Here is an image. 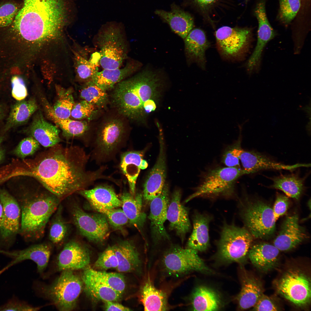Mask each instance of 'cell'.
<instances>
[{"label": "cell", "instance_id": "40", "mask_svg": "<svg viewBox=\"0 0 311 311\" xmlns=\"http://www.w3.org/2000/svg\"><path fill=\"white\" fill-rule=\"evenodd\" d=\"M263 293L261 286L257 280L250 277L244 278L238 297L239 308L244 310L253 307Z\"/></svg>", "mask_w": 311, "mask_h": 311}, {"label": "cell", "instance_id": "20", "mask_svg": "<svg viewBox=\"0 0 311 311\" xmlns=\"http://www.w3.org/2000/svg\"><path fill=\"white\" fill-rule=\"evenodd\" d=\"M308 237L304 229L299 223L298 215L295 214L287 216L282 225L279 233L274 242V245L279 251L292 249Z\"/></svg>", "mask_w": 311, "mask_h": 311}, {"label": "cell", "instance_id": "19", "mask_svg": "<svg viewBox=\"0 0 311 311\" xmlns=\"http://www.w3.org/2000/svg\"><path fill=\"white\" fill-rule=\"evenodd\" d=\"M240 161L246 174L267 170H293L298 168L310 166V164L297 163L287 165L279 162L267 155L254 151L242 149Z\"/></svg>", "mask_w": 311, "mask_h": 311}, {"label": "cell", "instance_id": "41", "mask_svg": "<svg viewBox=\"0 0 311 311\" xmlns=\"http://www.w3.org/2000/svg\"><path fill=\"white\" fill-rule=\"evenodd\" d=\"M63 207L60 204L54 213L50 224L49 238L56 245H60L65 241L69 233V225L62 215Z\"/></svg>", "mask_w": 311, "mask_h": 311}, {"label": "cell", "instance_id": "15", "mask_svg": "<svg viewBox=\"0 0 311 311\" xmlns=\"http://www.w3.org/2000/svg\"><path fill=\"white\" fill-rule=\"evenodd\" d=\"M0 201L3 210L0 225V250H8L12 245L10 239L19 232L21 209L16 199L4 189H0Z\"/></svg>", "mask_w": 311, "mask_h": 311}, {"label": "cell", "instance_id": "14", "mask_svg": "<svg viewBox=\"0 0 311 311\" xmlns=\"http://www.w3.org/2000/svg\"><path fill=\"white\" fill-rule=\"evenodd\" d=\"M276 286L280 294L297 306H304L310 301V279L299 269L288 270L277 281Z\"/></svg>", "mask_w": 311, "mask_h": 311}, {"label": "cell", "instance_id": "60", "mask_svg": "<svg viewBox=\"0 0 311 311\" xmlns=\"http://www.w3.org/2000/svg\"><path fill=\"white\" fill-rule=\"evenodd\" d=\"M3 207L2 204L0 201V225L3 217Z\"/></svg>", "mask_w": 311, "mask_h": 311}, {"label": "cell", "instance_id": "7", "mask_svg": "<svg viewBox=\"0 0 311 311\" xmlns=\"http://www.w3.org/2000/svg\"><path fill=\"white\" fill-rule=\"evenodd\" d=\"M239 203L240 214L245 227L253 237L266 239L273 234L276 221L270 205L259 198L247 196Z\"/></svg>", "mask_w": 311, "mask_h": 311}, {"label": "cell", "instance_id": "16", "mask_svg": "<svg viewBox=\"0 0 311 311\" xmlns=\"http://www.w3.org/2000/svg\"><path fill=\"white\" fill-rule=\"evenodd\" d=\"M52 249L51 244L43 243L33 245L22 250H0V253L12 259L0 270V275L13 266L26 260H30L35 263L37 265L38 272L41 274L48 265Z\"/></svg>", "mask_w": 311, "mask_h": 311}, {"label": "cell", "instance_id": "4", "mask_svg": "<svg viewBox=\"0 0 311 311\" xmlns=\"http://www.w3.org/2000/svg\"><path fill=\"white\" fill-rule=\"evenodd\" d=\"M60 201L35 179L32 188L25 193L18 202L21 212L19 233L27 240L41 238Z\"/></svg>", "mask_w": 311, "mask_h": 311}, {"label": "cell", "instance_id": "31", "mask_svg": "<svg viewBox=\"0 0 311 311\" xmlns=\"http://www.w3.org/2000/svg\"><path fill=\"white\" fill-rule=\"evenodd\" d=\"M155 13L167 23L172 30L183 39L193 29L194 22L192 17L179 8H173L170 12L156 10Z\"/></svg>", "mask_w": 311, "mask_h": 311}, {"label": "cell", "instance_id": "13", "mask_svg": "<svg viewBox=\"0 0 311 311\" xmlns=\"http://www.w3.org/2000/svg\"><path fill=\"white\" fill-rule=\"evenodd\" d=\"M215 36L219 53L231 59L243 57L249 50L252 39L251 31L246 28L223 26L217 30Z\"/></svg>", "mask_w": 311, "mask_h": 311}, {"label": "cell", "instance_id": "28", "mask_svg": "<svg viewBox=\"0 0 311 311\" xmlns=\"http://www.w3.org/2000/svg\"><path fill=\"white\" fill-rule=\"evenodd\" d=\"M279 251L274 245L261 243L252 245L248 255L254 266L260 270L266 272L276 266Z\"/></svg>", "mask_w": 311, "mask_h": 311}, {"label": "cell", "instance_id": "54", "mask_svg": "<svg viewBox=\"0 0 311 311\" xmlns=\"http://www.w3.org/2000/svg\"><path fill=\"white\" fill-rule=\"evenodd\" d=\"M12 96L18 101L24 100L27 96L28 93L23 80L18 77H14L12 79Z\"/></svg>", "mask_w": 311, "mask_h": 311}, {"label": "cell", "instance_id": "63", "mask_svg": "<svg viewBox=\"0 0 311 311\" xmlns=\"http://www.w3.org/2000/svg\"><path fill=\"white\" fill-rule=\"evenodd\" d=\"M3 140V138L1 137L0 136V145L2 142Z\"/></svg>", "mask_w": 311, "mask_h": 311}, {"label": "cell", "instance_id": "21", "mask_svg": "<svg viewBox=\"0 0 311 311\" xmlns=\"http://www.w3.org/2000/svg\"><path fill=\"white\" fill-rule=\"evenodd\" d=\"M158 156L143 186V196L147 201L158 196L161 194L165 183L166 176V154L163 140H160Z\"/></svg>", "mask_w": 311, "mask_h": 311}, {"label": "cell", "instance_id": "56", "mask_svg": "<svg viewBox=\"0 0 311 311\" xmlns=\"http://www.w3.org/2000/svg\"><path fill=\"white\" fill-rule=\"evenodd\" d=\"M256 311H277L278 308L272 300L263 293L253 307Z\"/></svg>", "mask_w": 311, "mask_h": 311}, {"label": "cell", "instance_id": "46", "mask_svg": "<svg viewBox=\"0 0 311 311\" xmlns=\"http://www.w3.org/2000/svg\"><path fill=\"white\" fill-rule=\"evenodd\" d=\"M91 270L93 274L100 280L122 295L126 286L124 277L120 273L96 270L91 267Z\"/></svg>", "mask_w": 311, "mask_h": 311}, {"label": "cell", "instance_id": "11", "mask_svg": "<svg viewBox=\"0 0 311 311\" xmlns=\"http://www.w3.org/2000/svg\"><path fill=\"white\" fill-rule=\"evenodd\" d=\"M163 270L170 276L180 275L192 271L210 273L212 271L195 250L172 246L164 253L161 260Z\"/></svg>", "mask_w": 311, "mask_h": 311}, {"label": "cell", "instance_id": "22", "mask_svg": "<svg viewBox=\"0 0 311 311\" xmlns=\"http://www.w3.org/2000/svg\"><path fill=\"white\" fill-rule=\"evenodd\" d=\"M181 196L179 189L173 192L167 209V220L170 222V229L175 231L183 242L191 225L188 210L181 203Z\"/></svg>", "mask_w": 311, "mask_h": 311}, {"label": "cell", "instance_id": "27", "mask_svg": "<svg viewBox=\"0 0 311 311\" xmlns=\"http://www.w3.org/2000/svg\"><path fill=\"white\" fill-rule=\"evenodd\" d=\"M212 217L209 215L196 213L193 217V228L187 244V248L203 252L210 246L209 223Z\"/></svg>", "mask_w": 311, "mask_h": 311}, {"label": "cell", "instance_id": "45", "mask_svg": "<svg viewBox=\"0 0 311 311\" xmlns=\"http://www.w3.org/2000/svg\"><path fill=\"white\" fill-rule=\"evenodd\" d=\"M244 123L238 124L239 130L238 139L228 146L222 156L221 161L227 167H240V156L243 149L241 146V132Z\"/></svg>", "mask_w": 311, "mask_h": 311}, {"label": "cell", "instance_id": "47", "mask_svg": "<svg viewBox=\"0 0 311 311\" xmlns=\"http://www.w3.org/2000/svg\"><path fill=\"white\" fill-rule=\"evenodd\" d=\"M301 0H279V9L278 18L285 25L290 24L298 12Z\"/></svg>", "mask_w": 311, "mask_h": 311}, {"label": "cell", "instance_id": "53", "mask_svg": "<svg viewBox=\"0 0 311 311\" xmlns=\"http://www.w3.org/2000/svg\"><path fill=\"white\" fill-rule=\"evenodd\" d=\"M40 309L39 307L32 306L21 300L15 295L5 304L0 306V311H35L38 310Z\"/></svg>", "mask_w": 311, "mask_h": 311}, {"label": "cell", "instance_id": "3", "mask_svg": "<svg viewBox=\"0 0 311 311\" xmlns=\"http://www.w3.org/2000/svg\"><path fill=\"white\" fill-rule=\"evenodd\" d=\"M154 72L144 70L117 84L111 94L118 113L132 121H143L157 107L160 78Z\"/></svg>", "mask_w": 311, "mask_h": 311}, {"label": "cell", "instance_id": "42", "mask_svg": "<svg viewBox=\"0 0 311 311\" xmlns=\"http://www.w3.org/2000/svg\"><path fill=\"white\" fill-rule=\"evenodd\" d=\"M48 111V115L61 129L64 136L67 138L80 136L88 130V124L85 121L74 120L69 118L60 119L55 115L52 109Z\"/></svg>", "mask_w": 311, "mask_h": 311}, {"label": "cell", "instance_id": "6", "mask_svg": "<svg viewBox=\"0 0 311 311\" xmlns=\"http://www.w3.org/2000/svg\"><path fill=\"white\" fill-rule=\"evenodd\" d=\"M246 174L240 167H217L210 169L203 176L195 191L185 200L187 203L198 197L215 198H230L235 194L237 180Z\"/></svg>", "mask_w": 311, "mask_h": 311}, {"label": "cell", "instance_id": "49", "mask_svg": "<svg viewBox=\"0 0 311 311\" xmlns=\"http://www.w3.org/2000/svg\"><path fill=\"white\" fill-rule=\"evenodd\" d=\"M118 264L117 259L112 246H109L100 255L94 267L96 269L106 270L116 269Z\"/></svg>", "mask_w": 311, "mask_h": 311}, {"label": "cell", "instance_id": "62", "mask_svg": "<svg viewBox=\"0 0 311 311\" xmlns=\"http://www.w3.org/2000/svg\"><path fill=\"white\" fill-rule=\"evenodd\" d=\"M2 115V109L1 106H0V118Z\"/></svg>", "mask_w": 311, "mask_h": 311}, {"label": "cell", "instance_id": "18", "mask_svg": "<svg viewBox=\"0 0 311 311\" xmlns=\"http://www.w3.org/2000/svg\"><path fill=\"white\" fill-rule=\"evenodd\" d=\"M150 201L148 218L151 222L153 240L157 243L162 240H169L170 237L164 226L170 202L168 185L165 183L160 194Z\"/></svg>", "mask_w": 311, "mask_h": 311}, {"label": "cell", "instance_id": "9", "mask_svg": "<svg viewBox=\"0 0 311 311\" xmlns=\"http://www.w3.org/2000/svg\"><path fill=\"white\" fill-rule=\"evenodd\" d=\"M253 237L245 227L225 223L217 242L219 257L227 262H239L248 255Z\"/></svg>", "mask_w": 311, "mask_h": 311}, {"label": "cell", "instance_id": "2", "mask_svg": "<svg viewBox=\"0 0 311 311\" xmlns=\"http://www.w3.org/2000/svg\"><path fill=\"white\" fill-rule=\"evenodd\" d=\"M63 0H25L12 28L38 52L61 38L66 21Z\"/></svg>", "mask_w": 311, "mask_h": 311}, {"label": "cell", "instance_id": "58", "mask_svg": "<svg viewBox=\"0 0 311 311\" xmlns=\"http://www.w3.org/2000/svg\"><path fill=\"white\" fill-rule=\"evenodd\" d=\"M199 4L202 5L209 4L213 2L215 0H195Z\"/></svg>", "mask_w": 311, "mask_h": 311}, {"label": "cell", "instance_id": "12", "mask_svg": "<svg viewBox=\"0 0 311 311\" xmlns=\"http://www.w3.org/2000/svg\"><path fill=\"white\" fill-rule=\"evenodd\" d=\"M69 207L73 223L81 235L96 243L106 240L109 230L108 221L104 215L87 213L75 202H71Z\"/></svg>", "mask_w": 311, "mask_h": 311}, {"label": "cell", "instance_id": "26", "mask_svg": "<svg viewBox=\"0 0 311 311\" xmlns=\"http://www.w3.org/2000/svg\"><path fill=\"white\" fill-rule=\"evenodd\" d=\"M185 51L189 60L196 62L202 69L206 67V52L210 46L204 32L192 29L184 39Z\"/></svg>", "mask_w": 311, "mask_h": 311}, {"label": "cell", "instance_id": "52", "mask_svg": "<svg viewBox=\"0 0 311 311\" xmlns=\"http://www.w3.org/2000/svg\"><path fill=\"white\" fill-rule=\"evenodd\" d=\"M20 10L18 5L7 2L0 5V27L7 26L13 22Z\"/></svg>", "mask_w": 311, "mask_h": 311}, {"label": "cell", "instance_id": "5", "mask_svg": "<svg viewBox=\"0 0 311 311\" xmlns=\"http://www.w3.org/2000/svg\"><path fill=\"white\" fill-rule=\"evenodd\" d=\"M94 41L103 69L120 68L127 59L128 46L122 23L111 21L103 25L95 36Z\"/></svg>", "mask_w": 311, "mask_h": 311}, {"label": "cell", "instance_id": "59", "mask_svg": "<svg viewBox=\"0 0 311 311\" xmlns=\"http://www.w3.org/2000/svg\"><path fill=\"white\" fill-rule=\"evenodd\" d=\"M148 163L146 161L143 159L141 162L140 166V169H144L147 168L148 166Z\"/></svg>", "mask_w": 311, "mask_h": 311}, {"label": "cell", "instance_id": "23", "mask_svg": "<svg viewBox=\"0 0 311 311\" xmlns=\"http://www.w3.org/2000/svg\"><path fill=\"white\" fill-rule=\"evenodd\" d=\"M81 277L85 293L91 299L96 301H117L122 295L115 291L96 278L92 273L89 266L84 269Z\"/></svg>", "mask_w": 311, "mask_h": 311}, {"label": "cell", "instance_id": "57", "mask_svg": "<svg viewBox=\"0 0 311 311\" xmlns=\"http://www.w3.org/2000/svg\"><path fill=\"white\" fill-rule=\"evenodd\" d=\"M104 309L105 311H129L131 310L116 301H104Z\"/></svg>", "mask_w": 311, "mask_h": 311}, {"label": "cell", "instance_id": "36", "mask_svg": "<svg viewBox=\"0 0 311 311\" xmlns=\"http://www.w3.org/2000/svg\"><path fill=\"white\" fill-rule=\"evenodd\" d=\"M100 55L98 52L93 50L87 52H75V69L77 77L79 81L86 82L91 80L94 75L98 71Z\"/></svg>", "mask_w": 311, "mask_h": 311}, {"label": "cell", "instance_id": "39", "mask_svg": "<svg viewBox=\"0 0 311 311\" xmlns=\"http://www.w3.org/2000/svg\"><path fill=\"white\" fill-rule=\"evenodd\" d=\"M38 108L37 102L34 98L18 101L11 108L7 119L5 129L7 130L25 123Z\"/></svg>", "mask_w": 311, "mask_h": 311}, {"label": "cell", "instance_id": "17", "mask_svg": "<svg viewBox=\"0 0 311 311\" xmlns=\"http://www.w3.org/2000/svg\"><path fill=\"white\" fill-rule=\"evenodd\" d=\"M90 262V251L87 247L75 239L69 240L64 245L56 261V270L75 271L84 269Z\"/></svg>", "mask_w": 311, "mask_h": 311}, {"label": "cell", "instance_id": "10", "mask_svg": "<svg viewBox=\"0 0 311 311\" xmlns=\"http://www.w3.org/2000/svg\"><path fill=\"white\" fill-rule=\"evenodd\" d=\"M125 132L124 125L120 118H112L105 121L96 133L92 159L98 163L113 159L122 148Z\"/></svg>", "mask_w": 311, "mask_h": 311}, {"label": "cell", "instance_id": "35", "mask_svg": "<svg viewBox=\"0 0 311 311\" xmlns=\"http://www.w3.org/2000/svg\"><path fill=\"white\" fill-rule=\"evenodd\" d=\"M145 151H131L123 153L121 156L120 168L127 178L130 193L133 196L135 194L136 184L140 170V166Z\"/></svg>", "mask_w": 311, "mask_h": 311}, {"label": "cell", "instance_id": "29", "mask_svg": "<svg viewBox=\"0 0 311 311\" xmlns=\"http://www.w3.org/2000/svg\"><path fill=\"white\" fill-rule=\"evenodd\" d=\"M118 261L116 269L120 272L136 271L140 267L141 261L137 249L131 241L124 240L112 246Z\"/></svg>", "mask_w": 311, "mask_h": 311}, {"label": "cell", "instance_id": "33", "mask_svg": "<svg viewBox=\"0 0 311 311\" xmlns=\"http://www.w3.org/2000/svg\"><path fill=\"white\" fill-rule=\"evenodd\" d=\"M143 198L141 193H136L133 196L130 192H124L120 198L122 210L128 222L139 230L143 228L146 218V215L142 209Z\"/></svg>", "mask_w": 311, "mask_h": 311}, {"label": "cell", "instance_id": "24", "mask_svg": "<svg viewBox=\"0 0 311 311\" xmlns=\"http://www.w3.org/2000/svg\"><path fill=\"white\" fill-rule=\"evenodd\" d=\"M28 132L30 136L45 147H53L61 141L60 130L56 126L46 121L40 111L34 116Z\"/></svg>", "mask_w": 311, "mask_h": 311}, {"label": "cell", "instance_id": "43", "mask_svg": "<svg viewBox=\"0 0 311 311\" xmlns=\"http://www.w3.org/2000/svg\"><path fill=\"white\" fill-rule=\"evenodd\" d=\"M107 91L97 85L92 80L85 82L80 92V97L98 108L106 106L108 102Z\"/></svg>", "mask_w": 311, "mask_h": 311}, {"label": "cell", "instance_id": "34", "mask_svg": "<svg viewBox=\"0 0 311 311\" xmlns=\"http://www.w3.org/2000/svg\"><path fill=\"white\" fill-rule=\"evenodd\" d=\"M307 175L303 177L297 173L280 175L269 178L272 183L269 187L282 191L287 196L298 200L304 189Z\"/></svg>", "mask_w": 311, "mask_h": 311}, {"label": "cell", "instance_id": "64", "mask_svg": "<svg viewBox=\"0 0 311 311\" xmlns=\"http://www.w3.org/2000/svg\"><path fill=\"white\" fill-rule=\"evenodd\" d=\"M248 0H246V2H247Z\"/></svg>", "mask_w": 311, "mask_h": 311}, {"label": "cell", "instance_id": "38", "mask_svg": "<svg viewBox=\"0 0 311 311\" xmlns=\"http://www.w3.org/2000/svg\"><path fill=\"white\" fill-rule=\"evenodd\" d=\"M191 300L194 311H216L221 305L218 294L211 289L204 286H199L194 289Z\"/></svg>", "mask_w": 311, "mask_h": 311}, {"label": "cell", "instance_id": "44", "mask_svg": "<svg viewBox=\"0 0 311 311\" xmlns=\"http://www.w3.org/2000/svg\"><path fill=\"white\" fill-rule=\"evenodd\" d=\"M59 97L52 110L55 115L58 118L66 119L71 116V112L75 103L74 98L70 90H65L57 88Z\"/></svg>", "mask_w": 311, "mask_h": 311}, {"label": "cell", "instance_id": "30", "mask_svg": "<svg viewBox=\"0 0 311 311\" xmlns=\"http://www.w3.org/2000/svg\"><path fill=\"white\" fill-rule=\"evenodd\" d=\"M77 193L86 198L91 206L108 209L122 206L121 200L113 187L109 185H100L91 189H82Z\"/></svg>", "mask_w": 311, "mask_h": 311}, {"label": "cell", "instance_id": "61", "mask_svg": "<svg viewBox=\"0 0 311 311\" xmlns=\"http://www.w3.org/2000/svg\"><path fill=\"white\" fill-rule=\"evenodd\" d=\"M5 152L2 149H0V163L4 157Z\"/></svg>", "mask_w": 311, "mask_h": 311}, {"label": "cell", "instance_id": "48", "mask_svg": "<svg viewBox=\"0 0 311 311\" xmlns=\"http://www.w3.org/2000/svg\"><path fill=\"white\" fill-rule=\"evenodd\" d=\"M91 206L97 211L104 215L109 223L115 229H120L128 222V219L122 210L115 208L108 209L97 206Z\"/></svg>", "mask_w": 311, "mask_h": 311}, {"label": "cell", "instance_id": "1", "mask_svg": "<svg viewBox=\"0 0 311 311\" xmlns=\"http://www.w3.org/2000/svg\"><path fill=\"white\" fill-rule=\"evenodd\" d=\"M89 157L82 148L58 144L26 161L23 175L37 180L61 200L97 180H111V177L104 175L106 166L86 170Z\"/></svg>", "mask_w": 311, "mask_h": 311}, {"label": "cell", "instance_id": "55", "mask_svg": "<svg viewBox=\"0 0 311 311\" xmlns=\"http://www.w3.org/2000/svg\"><path fill=\"white\" fill-rule=\"evenodd\" d=\"M288 198L284 195L278 194L276 196L274 207L272 208L275 220L286 212L289 205Z\"/></svg>", "mask_w": 311, "mask_h": 311}, {"label": "cell", "instance_id": "8", "mask_svg": "<svg viewBox=\"0 0 311 311\" xmlns=\"http://www.w3.org/2000/svg\"><path fill=\"white\" fill-rule=\"evenodd\" d=\"M84 289L81 277L74 271L65 270L51 284L43 286L42 292L58 310H73Z\"/></svg>", "mask_w": 311, "mask_h": 311}, {"label": "cell", "instance_id": "50", "mask_svg": "<svg viewBox=\"0 0 311 311\" xmlns=\"http://www.w3.org/2000/svg\"><path fill=\"white\" fill-rule=\"evenodd\" d=\"M98 109L93 104L82 100L75 103L71 109V116L77 120L90 119L97 113Z\"/></svg>", "mask_w": 311, "mask_h": 311}, {"label": "cell", "instance_id": "51", "mask_svg": "<svg viewBox=\"0 0 311 311\" xmlns=\"http://www.w3.org/2000/svg\"><path fill=\"white\" fill-rule=\"evenodd\" d=\"M40 145L34 138L29 136L21 140L13 152L17 156L23 159L34 154L39 149Z\"/></svg>", "mask_w": 311, "mask_h": 311}, {"label": "cell", "instance_id": "32", "mask_svg": "<svg viewBox=\"0 0 311 311\" xmlns=\"http://www.w3.org/2000/svg\"><path fill=\"white\" fill-rule=\"evenodd\" d=\"M258 23L257 44L246 63L247 70L249 73L259 70L264 49L267 43L276 35L268 21L262 20Z\"/></svg>", "mask_w": 311, "mask_h": 311}, {"label": "cell", "instance_id": "25", "mask_svg": "<svg viewBox=\"0 0 311 311\" xmlns=\"http://www.w3.org/2000/svg\"><path fill=\"white\" fill-rule=\"evenodd\" d=\"M141 65L138 61L131 60L123 68L104 69L97 72L93 76L92 80L103 90L106 91L111 90L117 84L135 73Z\"/></svg>", "mask_w": 311, "mask_h": 311}, {"label": "cell", "instance_id": "37", "mask_svg": "<svg viewBox=\"0 0 311 311\" xmlns=\"http://www.w3.org/2000/svg\"><path fill=\"white\" fill-rule=\"evenodd\" d=\"M141 299L145 311H166L169 308L166 293L156 288L149 276L141 290Z\"/></svg>", "mask_w": 311, "mask_h": 311}]
</instances>
